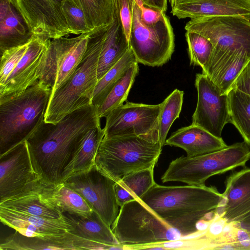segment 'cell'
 <instances>
[{
    "mask_svg": "<svg viewBox=\"0 0 250 250\" xmlns=\"http://www.w3.org/2000/svg\"><path fill=\"white\" fill-rule=\"evenodd\" d=\"M97 107L91 104L56 123L44 121L26 140L35 171L46 185L62 182L63 172L87 133L100 125Z\"/></svg>",
    "mask_w": 250,
    "mask_h": 250,
    "instance_id": "1",
    "label": "cell"
},
{
    "mask_svg": "<svg viewBox=\"0 0 250 250\" xmlns=\"http://www.w3.org/2000/svg\"><path fill=\"white\" fill-rule=\"evenodd\" d=\"M139 199L185 237L198 232L197 224L208 214L217 213L224 197L214 187L155 183Z\"/></svg>",
    "mask_w": 250,
    "mask_h": 250,
    "instance_id": "2",
    "label": "cell"
},
{
    "mask_svg": "<svg viewBox=\"0 0 250 250\" xmlns=\"http://www.w3.org/2000/svg\"><path fill=\"white\" fill-rule=\"evenodd\" d=\"M51 93L38 80L19 94L0 100V155L26 141L44 121Z\"/></svg>",
    "mask_w": 250,
    "mask_h": 250,
    "instance_id": "3",
    "label": "cell"
},
{
    "mask_svg": "<svg viewBox=\"0 0 250 250\" xmlns=\"http://www.w3.org/2000/svg\"><path fill=\"white\" fill-rule=\"evenodd\" d=\"M108 25L91 32L81 62L69 79L51 94L45 122L56 123L67 114L91 104L98 82L99 56Z\"/></svg>",
    "mask_w": 250,
    "mask_h": 250,
    "instance_id": "4",
    "label": "cell"
},
{
    "mask_svg": "<svg viewBox=\"0 0 250 250\" xmlns=\"http://www.w3.org/2000/svg\"><path fill=\"white\" fill-rule=\"evenodd\" d=\"M162 147L158 127L145 135L104 138L95 164L117 182L132 172L154 167Z\"/></svg>",
    "mask_w": 250,
    "mask_h": 250,
    "instance_id": "5",
    "label": "cell"
},
{
    "mask_svg": "<svg viewBox=\"0 0 250 250\" xmlns=\"http://www.w3.org/2000/svg\"><path fill=\"white\" fill-rule=\"evenodd\" d=\"M111 228L125 250L143 249L183 238L139 199L121 207Z\"/></svg>",
    "mask_w": 250,
    "mask_h": 250,
    "instance_id": "6",
    "label": "cell"
},
{
    "mask_svg": "<svg viewBox=\"0 0 250 250\" xmlns=\"http://www.w3.org/2000/svg\"><path fill=\"white\" fill-rule=\"evenodd\" d=\"M250 159V146L236 143L220 150L195 157L181 156L172 160L161 179L162 183L180 182L203 186L209 177L245 167Z\"/></svg>",
    "mask_w": 250,
    "mask_h": 250,
    "instance_id": "7",
    "label": "cell"
},
{
    "mask_svg": "<svg viewBox=\"0 0 250 250\" xmlns=\"http://www.w3.org/2000/svg\"><path fill=\"white\" fill-rule=\"evenodd\" d=\"M185 28L204 36L213 45L209 62L202 71L208 77L237 51L244 49L250 53V21L244 17L222 16L192 19Z\"/></svg>",
    "mask_w": 250,
    "mask_h": 250,
    "instance_id": "8",
    "label": "cell"
},
{
    "mask_svg": "<svg viewBox=\"0 0 250 250\" xmlns=\"http://www.w3.org/2000/svg\"><path fill=\"white\" fill-rule=\"evenodd\" d=\"M129 42L138 63L162 66L170 59L174 50V34L168 18L166 15L155 24H145L140 8L134 0Z\"/></svg>",
    "mask_w": 250,
    "mask_h": 250,
    "instance_id": "9",
    "label": "cell"
},
{
    "mask_svg": "<svg viewBox=\"0 0 250 250\" xmlns=\"http://www.w3.org/2000/svg\"><path fill=\"white\" fill-rule=\"evenodd\" d=\"M91 31L48 41L38 80L52 89L51 94L69 79L81 62Z\"/></svg>",
    "mask_w": 250,
    "mask_h": 250,
    "instance_id": "10",
    "label": "cell"
},
{
    "mask_svg": "<svg viewBox=\"0 0 250 250\" xmlns=\"http://www.w3.org/2000/svg\"><path fill=\"white\" fill-rule=\"evenodd\" d=\"M62 182L79 193L111 227L120 210L114 189L116 181L94 164L87 170L69 176Z\"/></svg>",
    "mask_w": 250,
    "mask_h": 250,
    "instance_id": "11",
    "label": "cell"
},
{
    "mask_svg": "<svg viewBox=\"0 0 250 250\" xmlns=\"http://www.w3.org/2000/svg\"><path fill=\"white\" fill-rule=\"evenodd\" d=\"M45 185L34 168L26 140L0 155V202Z\"/></svg>",
    "mask_w": 250,
    "mask_h": 250,
    "instance_id": "12",
    "label": "cell"
},
{
    "mask_svg": "<svg viewBox=\"0 0 250 250\" xmlns=\"http://www.w3.org/2000/svg\"><path fill=\"white\" fill-rule=\"evenodd\" d=\"M162 103L147 104L127 102L106 117L104 138L145 135L158 127Z\"/></svg>",
    "mask_w": 250,
    "mask_h": 250,
    "instance_id": "13",
    "label": "cell"
},
{
    "mask_svg": "<svg viewBox=\"0 0 250 250\" xmlns=\"http://www.w3.org/2000/svg\"><path fill=\"white\" fill-rule=\"evenodd\" d=\"M195 86L197 91L196 109L192 125L221 138L223 129L229 123L228 94H221L206 74H196Z\"/></svg>",
    "mask_w": 250,
    "mask_h": 250,
    "instance_id": "14",
    "label": "cell"
},
{
    "mask_svg": "<svg viewBox=\"0 0 250 250\" xmlns=\"http://www.w3.org/2000/svg\"><path fill=\"white\" fill-rule=\"evenodd\" d=\"M33 38L43 41L71 34L62 9L55 0H14Z\"/></svg>",
    "mask_w": 250,
    "mask_h": 250,
    "instance_id": "15",
    "label": "cell"
},
{
    "mask_svg": "<svg viewBox=\"0 0 250 250\" xmlns=\"http://www.w3.org/2000/svg\"><path fill=\"white\" fill-rule=\"evenodd\" d=\"M48 41L35 38L30 41L25 54L4 85L0 87V100L19 94L39 80Z\"/></svg>",
    "mask_w": 250,
    "mask_h": 250,
    "instance_id": "16",
    "label": "cell"
},
{
    "mask_svg": "<svg viewBox=\"0 0 250 250\" xmlns=\"http://www.w3.org/2000/svg\"><path fill=\"white\" fill-rule=\"evenodd\" d=\"M223 195L224 200L219 216L227 225L250 219V168L230 174L226 180Z\"/></svg>",
    "mask_w": 250,
    "mask_h": 250,
    "instance_id": "17",
    "label": "cell"
},
{
    "mask_svg": "<svg viewBox=\"0 0 250 250\" xmlns=\"http://www.w3.org/2000/svg\"><path fill=\"white\" fill-rule=\"evenodd\" d=\"M171 7L179 19L236 16L250 21V0H180Z\"/></svg>",
    "mask_w": 250,
    "mask_h": 250,
    "instance_id": "18",
    "label": "cell"
},
{
    "mask_svg": "<svg viewBox=\"0 0 250 250\" xmlns=\"http://www.w3.org/2000/svg\"><path fill=\"white\" fill-rule=\"evenodd\" d=\"M0 220L3 224L27 237L62 236L70 230L64 219H46L2 207H0Z\"/></svg>",
    "mask_w": 250,
    "mask_h": 250,
    "instance_id": "19",
    "label": "cell"
},
{
    "mask_svg": "<svg viewBox=\"0 0 250 250\" xmlns=\"http://www.w3.org/2000/svg\"><path fill=\"white\" fill-rule=\"evenodd\" d=\"M33 38L14 0H0V52L28 43Z\"/></svg>",
    "mask_w": 250,
    "mask_h": 250,
    "instance_id": "20",
    "label": "cell"
},
{
    "mask_svg": "<svg viewBox=\"0 0 250 250\" xmlns=\"http://www.w3.org/2000/svg\"><path fill=\"white\" fill-rule=\"evenodd\" d=\"M165 145L184 149L188 157H195L214 152L228 146L222 137H217L198 126L182 127L166 140Z\"/></svg>",
    "mask_w": 250,
    "mask_h": 250,
    "instance_id": "21",
    "label": "cell"
},
{
    "mask_svg": "<svg viewBox=\"0 0 250 250\" xmlns=\"http://www.w3.org/2000/svg\"><path fill=\"white\" fill-rule=\"evenodd\" d=\"M64 220L69 225L71 234L87 240L123 249L113 232L95 211L82 214L63 212Z\"/></svg>",
    "mask_w": 250,
    "mask_h": 250,
    "instance_id": "22",
    "label": "cell"
},
{
    "mask_svg": "<svg viewBox=\"0 0 250 250\" xmlns=\"http://www.w3.org/2000/svg\"><path fill=\"white\" fill-rule=\"evenodd\" d=\"M130 46L115 4L113 21L108 25L99 59L98 81L127 52Z\"/></svg>",
    "mask_w": 250,
    "mask_h": 250,
    "instance_id": "23",
    "label": "cell"
},
{
    "mask_svg": "<svg viewBox=\"0 0 250 250\" xmlns=\"http://www.w3.org/2000/svg\"><path fill=\"white\" fill-rule=\"evenodd\" d=\"M74 235L69 232L62 236L27 237L18 231L7 237L0 244V250H74Z\"/></svg>",
    "mask_w": 250,
    "mask_h": 250,
    "instance_id": "24",
    "label": "cell"
},
{
    "mask_svg": "<svg viewBox=\"0 0 250 250\" xmlns=\"http://www.w3.org/2000/svg\"><path fill=\"white\" fill-rule=\"evenodd\" d=\"M41 189L7 199L0 202V207L46 219L63 220V213L43 197Z\"/></svg>",
    "mask_w": 250,
    "mask_h": 250,
    "instance_id": "25",
    "label": "cell"
},
{
    "mask_svg": "<svg viewBox=\"0 0 250 250\" xmlns=\"http://www.w3.org/2000/svg\"><path fill=\"white\" fill-rule=\"evenodd\" d=\"M43 197L62 213L85 214L93 210L84 199L76 191L62 182L46 185L40 190Z\"/></svg>",
    "mask_w": 250,
    "mask_h": 250,
    "instance_id": "26",
    "label": "cell"
},
{
    "mask_svg": "<svg viewBox=\"0 0 250 250\" xmlns=\"http://www.w3.org/2000/svg\"><path fill=\"white\" fill-rule=\"evenodd\" d=\"M104 136L101 125L86 135L70 163L65 169L62 181L69 176L89 169L95 164L96 155Z\"/></svg>",
    "mask_w": 250,
    "mask_h": 250,
    "instance_id": "27",
    "label": "cell"
},
{
    "mask_svg": "<svg viewBox=\"0 0 250 250\" xmlns=\"http://www.w3.org/2000/svg\"><path fill=\"white\" fill-rule=\"evenodd\" d=\"M250 61V53L237 51L223 62L210 77L221 94H228L239 74Z\"/></svg>",
    "mask_w": 250,
    "mask_h": 250,
    "instance_id": "28",
    "label": "cell"
},
{
    "mask_svg": "<svg viewBox=\"0 0 250 250\" xmlns=\"http://www.w3.org/2000/svg\"><path fill=\"white\" fill-rule=\"evenodd\" d=\"M229 123L250 146V95L234 88L228 93Z\"/></svg>",
    "mask_w": 250,
    "mask_h": 250,
    "instance_id": "29",
    "label": "cell"
},
{
    "mask_svg": "<svg viewBox=\"0 0 250 250\" xmlns=\"http://www.w3.org/2000/svg\"><path fill=\"white\" fill-rule=\"evenodd\" d=\"M137 62L135 56L130 47L123 57L98 81L93 92L91 104L97 107L99 106L128 69Z\"/></svg>",
    "mask_w": 250,
    "mask_h": 250,
    "instance_id": "30",
    "label": "cell"
},
{
    "mask_svg": "<svg viewBox=\"0 0 250 250\" xmlns=\"http://www.w3.org/2000/svg\"><path fill=\"white\" fill-rule=\"evenodd\" d=\"M83 10L90 31L110 24L114 20L115 0H73Z\"/></svg>",
    "mask_w": 250,
    "mask_h": 250,
    "instance_id": "31",
    "label": "cell"
},
{
    "mask_svg": "<svg viewBox=\"0 0 250 250\" xmlns=\"http://www.w3.org/2000/svg\"><path fill=\"white\" fill-rule=\"evenodd\" d=\"M138 72L139 66L137 62L131 66L115 84L102 104L97 107L100 118L105 117L113 109L121 105L126 101Z\"/></svg>",
    "mask_w": 250,
    "mask_h": 250,
    "instance_id": "32",
    "label": "cell"
},
{
    "mask_svg": "<svg viewBox=\"0 0 250 250\" xmlns=\"http://www.w3.org/2000/svg\"><path fill=\"white\" fill-rule=\"evenodd\" d=\"M183 96V91L175 89L161 103L158 129L160 141L162 146H165L171 125L179 117L182 110Z\"/></svg>",
    "mask_w": 250,
    "mask_h": 250,
    "instance_id": "33",
    "label": "cell"
},
{
    "mask_svg": "<svg viewBox=\"0 0 250 250\" xmlns=\"http://www.w3.org/2000/svg\"><path fill=\"white\" fill-rule=\"evenodd\" d=\"M186 38L190 64L199 66L202 71H204L212 53V43L204 36L193 31H187Z\"/></svg>",
    "mask_w": 250,
    "mask_h": 250,
    "instance_id": "34",
    "label": "cell"
},
{
    "mask_svg": "<svg viewBox=\"0 0 250 250\" xmlns=\"http://www.w3.org/2000/svg\"><path fill=\"white\" fill-rule=\"evenodd\" d=\"M154 168L151 167L132 172L118 182L136 199H139L156 183L154 180Z\"/></svg>",
    "mask_w": 250,
    "mask_h": 250,
    "instance_id": "35",
    "label": "cell"
},
{
    "mask_svg": "<svg viewBox=\"0 0 250 250\" xmlns=\"http://www.w3.org/2000/svg\"><path fill=\"white\" fill-rule=\"evenodd\" d=\"M62 9L71 34L79 35L91 31L83 10L73 0H65Z\"/></svg>",
    "mask_w": 250,
    "mask_h": 250,
    "instance_id": "36",
    "label": "cell"
},
{
    "mask_svg": "<svg viewBox=\"0 0 250 250\" xmlns=\"http://www.w3.org/2000/svg\"><path fill=\"white\" fill-rule=\"evenodd\" d=\"M28 43L7 49L0 54V87L4 85L25 54Z\"/></svg>",
    "mask_w": 250,
    "mask_h": 250,
    "instance_id": "37",
    "label": "cell"
},
{
    "mask_svg": "<svg viewBox=\"0 0 250 250\" xmlns=\"http://www.w3.org/2000/svg\"><path fill=\"white\" fill-rule=\"evenodd\" d=\"M231 227L230 242L226 250H250V232L235 227L232 224Z\"/></svg>",
    "mask_w": 250,
    "mask_h": 250,
    "instance_id": "38",
    "label": "cell"
},
{
    "mask_svg": "<svg viewBox=\"0 0 250 250\" xmlns=\"http://www.w3.org/2000/svg\"><path fill=\"white\" fill-rule=\"evenodd\" d=\"M121 20L129 41L132 22L134 0H115Z\"/></svg>",
    "mask_w": 250,
    "mask_h": 250,
    "instance_id": "39",
    "label": "cell"
},
{
    "mask_svg": "<svg viewBox=\"0 0 250 250\" xmlns=\"http://www.w3.org/2000/svg\"><path fill=\"white\" fill-rule=\"evenodd\" d=\"M232 88L250 95V61L237 78Z\"/></svg>",
    "mask_w": 250,
    "mask_h": 250,
    "instance_id": "40",
    "label": "cell"
},
{
    "mask_svg": "<svg viewBox=\"0 0 250 250\" xmlns=\"http://www.w3.org/2000/svg\"><path fill=\"white\" fill-rule=\"evenodd\" d=\"M114 189L117 203L120 208L126 203L137 199L118 182L115 183Z\"/></svg>",
    "mask_w": 250,
    "mask_h": 250,
    "instance_id": "41",
    "label": "cell"
},
{
    "mask_svg": "<svg viewBox=\"0 0 250 250\" xmlns=\"http://www.w3.org/2000/svg\"><path fill=\"white\" fill-rule=\"evenodd\" d=\"M146 7L165 12L167 10V0H141Z\"/></svg>",
    "mask_w": 250,
    "mask_h": 250,
    "instance_id": "42",
    "label": "cell"
},
{
    "mask_svg": "<svg viewBox=\"0 0 250 250\" xmlns=\"http://www.w3.org/2000/svg\"><path fill=\"white\" fill-rule=\"evenodd\" d=\"M235 227L250 232V219L235 224H231Z\"/></svg>",
    "mask_w": 250,
    "mask_h": 250,
    "instance_id": "43",
    "label": "cell"
},
{
    "mask_svg": "<svg viewBox=\"0 0 250 250\" xmlns=\"http://www.w3.org/2000/svg\"><path fill=\"white\" fill-rule=\"evenodd\" d=\"M180 0H169V2L171 4V6H172L173 4H174L175 2L179 1Z\"/></svg>",
    "mask_w": 250,
    "mask_h": 250,
    "instance_id": "44",
    "label": "cell"
},
{
    "mask_svg": "<svg viewBox=\"0 0 250 250\" xmlns=\"http://www.w3.org/2000/svg\"><path fill=\"white\" fill-rule=\"evenodd\" d=\"M55 1H56L57 2H59L61 4L62 3V2L65 0H55Z\"/></svg>",
    "mask_w": 250,
    "mask_h": 250,
    "instance_id": "45",
    "label": "cell"
}]
</instances>
